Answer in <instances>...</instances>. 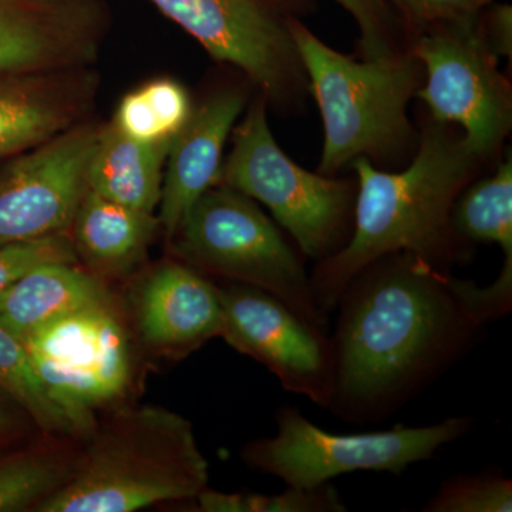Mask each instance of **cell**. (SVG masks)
<instances>
[{
  "label": "cell",
  "mask_w": 512,
  "mask_h": 512,
  "mask_svg": "<svg viewBox=\"0 0 512 512\" xmlns=\"http://www.w3.org/2000/svg\"><path fill=\"white\" fill-rule=\"evenodd\" d=\"M454 281L406 252L383 256L350 279L329 336L333 416L380 423L473 348L484 325Z\"/></svg>",
  "instance_id": "6da1fadb"
},
{
  "label": "cell",
  "mask_w": 512,
  "mask_h": 512,
  "mask_svg": "<svg viewBox=\"0 0 512 512\" xmlns=\"http://www.w3.org/2000/svg\"><path fill=\"white\" fill-rule=\"evenodd\" d=\"M99 134L79 124L0 170V245L70 232Z\"/></svg>",
  "instance_id": "7c38bea8"
},
{
  "label": "cell",
  "mask_w": 512,
  "mask_h": 512,
  "mask_svg": "<svg viewBox=\"0 0 512 512\" xmlns=\"http://www.w3.org/2000/svg\"><path fill=\"white\" fill-rule=\"evenodd\" d=\"M109 301L99 276L76 264L52 262L36 266L0 293V325L23 342L53 320Z\"/></svg>",
  "instance_id": "e0dca14e"
},
{
  "label": "cell",
  "mask_w": 512,
  "mask_h": 512,
  "mask_svg": "<svg viewBox=\"0 0 512 512\" xmlns=\"http://www.w3.org/2000/svg\"><path fill=\"white\" fill-rule=\"evenodd\" d=\"M414 26L424 29L436 23L477 15L498 0H387Z\"/></svg>",
  "instance_id": "83f0119b"
},
{
  "label": "cell",
  "mask_w": 512,
  "mask_h": 512,
  "mask_svg": "<svg viewBox=\"0 0 512 512\" xmlns=\"http://www.w3.org/2000/svg\"><path fill=\"white\" fill-rule=\"evenodd\" d=\"M478 160L464 137L437 123L423 131L417 156L402 173L379 171L365 157L353 161L359 187L352 234L309 276L320 311H335L350 279L383 256L406 252L443 272L466 261L470 244L454 231L451 211Z\"/></svg>",
  "instance_id": "7a4b0ae2"
},
{
  "label": "cell",
  "mask_w": 512,
  "mask_h": 512,
  "mask_svg": "<svg viewBox=\"0 0 512 512\" xmlns=\"http://www.w3.org/2000/svg\"><path fill=\"white\" fill-rule=\"evenodd\" d=\"M424 512H511L512 480L501 471L456 474L441 483Z\"/></svg>",
  "instance_id": "cb8c5ba5"
},
{
  "label": "cell",
  "mask_w": 512,
  "mask_h": 512,
  "mask_svg": "<svg viewBox=\"0 0 512 512\" xmlns=\"http://www.w3.org/2000/svg\"><path fill=\"white\" fill-rule=\"evenodd\" d=\"M133 306L141 339L167 356L188 355L222 333L218 285L188 264L153 269L134 292Z\"/></svg>",
  "instance_id": "5bb4252c"
},
{
  "label": "cell",
  "mask_w": 512,
  "mask_h": 512,
  "mask_svg": "<svg viewBox=\"0 0 512 512\" xmlns=\"http://www.w3.org/2000/svg\"><path fill=\"white\" fill-rule=\"evenodd\" d=\"M217 62L247 74L266 99L285 103L305 83L289 18L266 0H150Z\"/></svg>",
  "instance_id": "30bf717a"
},
{
  "label": "cell",
  "mask_w": 512,
  "mask_h": 512,
  "mask_svg": "<svg viewBox=\"0 0 512 512\" xmlns=\"http://www.w3.org/2000/svg\"><path fill=\"white\" fill-rule=\"evenodd\" d=\"M140 92L165 140H174L192 114L187 90L174 80L158 79L144 84Z\"/></svg>",
  "instance_id": "4316f807"
},
{
  "label": "cell",
  "mask_w": 512,
  "mask_h": 512,
  "mask_svg": "<svg viewBox=\"0 0 512 512\" xmlns=\"http://www.w3.org/2000/svg\"><path fill=\"white\" fill-rule=\"evenodd\" d=\"M157 227L153 212L126 207L87 188L74 214L70 237L77 258L93 274L119 275L140 261Z\"/></svg>",
  "instance_id": "ac0fdd59"
},
{
  "label": "cell",
  "mask_w": 512,
  "mask_h": 512,
  "mask_svg": "<svg viewBox=\"0 0 512 512\" xmlns=\"http://www.w3.org/2000/svg\"><path fill=\"white\" fill-rule=\"evenodd\" d=\"M201 512H345L348 510L332 484L313 488L286 487L284 493H221L205 488L195 497Z\"/></svg>",
  "instance_id": "603a6c76"
},
{
  "label": "cell",
  "mask_w": 512,
  "mask_h": 512,
  "mask_svg": "<svg viewBox=\"0 0 512 512\" xmlns=\"http://www.w3.org/2000/svg\"><path fill=\"white\" fill-rule=\"evenodd\" d=\"M0 387L47 433H74L72 421L46 393L22 340L0 325Z\"/></svg>",
  "instance_id": "7402d4cb"
},
{
  "label": "cell",
  "mask_w": 512,
  "mask_h": 512,
  "mask_svg": "<svg viewBox=\"0 0 512 512\" xmlns=\"http://www.w3.org/2000/svg\"><path fill=\"white\" fill-rule=\"evenodd\" d=\"M210 466L192 424L161 407L121 410L94 433L70 480L39 512H131L195 500Z\"/></svg>",
  "instance_id": "3957f363"
},
{
  "label": "cell",
  "mask_w": 512,
  "mask_h": 512,
  "mask_svg": "<svg viewBox=\"0 0 512 512\" xmlns=\"http://www.w3.org/2000/svg\"><path fill=\"white\" fill-rule=\"evenodd\" d=\"M104 32L97 0H0V76L87 67Z\"/></svg>",
  "instance_id": "4fadbf2b"
},
{
  "label": "cell",
  "mask_w": 512,
  "mask_h": 512,
  "mask_svg": "<svg viewBox=\"0 0 512 512\" xmlns=\"http://www.w3.org/2000/svg\"><path fill=\"white\" fill-rule=\"evenodd\" d=\"M355 19L360 52L366 60L393 55L396 19L387 0H335Z\"/></svg>",
  "instance_id": "484cf974"
},
{
  "label": "cell",
  "mask_w": 512,
  "mask_h": 512,
  "mask_svg": "<svg viewBox=\"0 0 512 512\" xmlns=\"http://www.w3.org/2000/svg\"><path fill=\"white\" fill-rule=\"evenodd\" d=\"M485 39L495 56L511 59L512 55V8L507 3L494 6L488 13L484 26Z\"/></svg>",
  "instance_id": "f1b7e54d"
},
{
  "label": "cell",
  "mask_w": 512,
  "mask_h": 512,
  "mask_svg": "<svg viewBox=\"0 0 512 512\" xmlns=\"http://www.w3.org/2000/svg\"><path fill=\"white\" fill-rule=\"evenodd\" d=\"M76 461L52 446L0 457V512L35 511L70 480Z\"/></svg>",
  "instance_id": "44dd1931"
},
{
  "label": "cell",
  "mask_w": 512,
  "mask_h": 512,
  "mask_svg": "<svg viewBox=\"0 0 512 512\" xmlns=\"http://www.w3.org/2000/svg\"><path fill=\"white\" fill-rule=\"evenodd\" d=\"M247 104V96L229 89L208 97L192 110L175 137L165 163L158 225L173 239L187 212L204 192L220 184L225 143Z\"/></svg>",
  "instance_id": "2e32d148"
},
{
  "label": "cell",
  "mask_w": 512,
  "mask_h": 512,
  "mask_svg": "<svg viewBox=\"0 0 512 512\" xmlns=\"http://www.w3.org/2000/svg\"><path fill=\"white\" fill-rule=\"evenodd\" d=\"M423 30L412 49L426 72L416 96L436 123L463 127L467 146L480 160L493 156L511 128L512 97L480 13Z\"/></svg>",
  "instance_id": "ba28073f"
},
{
  "label": "cell",
  "mask_w": 512,
  "mask_h": 512,
  "mask_svg": "<svg viewBox=\"0 0 512 512\" xmlns=\"http://www.w3.org/2000/svg\"><path fill=\"white\" fill-rule=\"evenodd\" d=\"M96 96L87 67L0 76V157L16 156L83 123Z\"/></svg>",
  "instance_id": "9a60e30c"
},
{
  "label": "cell",
  "mask_w": 512,
  "mask_h": 512,
  "mask_svg": "<svg viewBox=\"0 0 512 512\" xmlns=\"http://www.w3.org/2000/svg\"><path fill=\"white\" fill-rule=\"evenodd\" d=\"M46 393L77 431L92 413L120 399L133 375L130 340L113 303L103 302L53 320L23 340Z\"/></svg>",
  "instance_id": "9c48e42d"
},
{
  "label": "cell",
  "mask_w": 512,
  "mask_h": 512,
  "mask_svg": "<svg viewBox=\"0 0 512 512\" xmlns=\"http://www.w3.org/2000/svg\"><path fill=\"white\" fill-rule=\"evenodd\" d=\"M221 338L271 370L288 392L328 409L333 363L330 338L313 329L281 299L241 282L218 286Z\"/></svg>",
  "instance_id": "8fae6325"
},
{
  "label": "cell",
  "mask_w": 512,
  "mask_h": 512,
  "mask_svg": "<svg viewBox=\"0 0 512 512\" xmlns=\"http://www.w3.org/2000/svg\"><path fill=\"white\" fill-rule=\"evenodd\" d=\"M275 419V436L252 441L242 450V458L259 473L295 488L319 487L357 471L402 476L474 426L473 417L458 416L431 426L399 424L390 430L333 434L292 406L281 407Z\"/></svg>",
  "instance_id": "52a82bcc"
},
{
  "label": "cell",
  "mask_w": 512,
  "mask_h": 512,
  "mask_svg": "<svg viewBox=\"0 0 512 512\" xmlns=\"http://www.w3.org/2000/svg\"><path fill=\"white\" fill-rule=\"evenodd\" d=\"M289 32L325 128L319 174L333 175L360 157L384 160L409 144L407 106L423 79L412 52L356 62L296 19L289 18Z\"/></svg>",
  "instance_id": "277c9868"
},
{
  "label": "cell",
  "mask_w": 512,
  "mask_h": 512,
  "mask_svg": "<svg viewBox=\"0 0 512 512\" xmlns=\"http://www.w3.org/2000/svg\"><path fill=\"white\" fill-rule=\"evenodd\" d=\"M9 427V417L8 413L5 412L2 406H0V436L8 430Z\"/></svg>",
  "instance_id": "f546056e"
},
{
  "label": "cell",
  "mask_w": 512,
  "mask_h": 512,
  "mask_svg": "<svg viewBox=\"0 0 512 512\" xmlns=\"http://www.w3.org/2000/svg\"><path fill=\"white\" fill-rule=\"evenodd\" d=\"M77 261L69 232L0 245V293L36 266L52 262L77 264Z\"/></svg>",
  "instance_id": "d4e9b609"
},
{
  "label": "cell",
  "mask_w": 512,
  "mask_h": 512,
  "mask_svg": "<svg viewBox=\"0 0 512 512\" xmlns=\"http://www.w3.org/2000/svg\"><path fill=\"white\" fill-rule=\"evenodd\" d=\"M173 239L192 268L264 289L329 335V316L313 298L301 256L252 198L215 185L192 205Z\"/></svg>",
  "instance_id": "5b68a950"
},
{
  "label": "cell",
  "mask_w": 512,
  "mask_h": 512,
  "mask_svg": "<svg viewBox=\"0 0 512 512\" xmlns=\"http://www.w3.org/2000/svg\"><path fill=\"white\" fill-rule=\"evenodd\" d=\"M174 140L146 143L121 133L113 123L101 127L87 170V188L126 207L154 214Z\"/></svg>",
  "instance_id": "d6986e66"
},
{
  "label": "cell",
  "mask_w": 512,
  "mask_h": 512,
  "mask_svg": "<svg viewBox=\"0 0 512 512\" xmlns=\"http://www.w3.org/2000/svg\"><path fill=\"white\" fill-rule=\"evenodd\" d=\"M458 237L471 242L500 245L504 261H512V161L498 167L463 195H458L451 211Z\"/></svg>",
  "instance_id": "ffe728a7"
},
{
  "label": "cell",
  "mask_w": 512,
  "mask_h": 512,
  "mask_svg": "<svg viewBox=\"0 0 512 512\" xmlns=\"http://www.w3.org/2000/svg\"><path fill=\"white\" fill-rule=\"evenodd\" d=\"M232 140L218 185L264 204L308 258L323 261L348 244L355 187L293 163L272 136L265 99L249 106Z\"/></svg>",
  "instance_id": "8992f818"
}]
</instances>
